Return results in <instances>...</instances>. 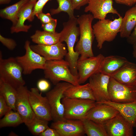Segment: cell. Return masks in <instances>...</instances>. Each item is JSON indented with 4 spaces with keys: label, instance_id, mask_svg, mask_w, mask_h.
<instances>
[{
    "label": "cell",
    "instance_id": "cell-38",
    "mask_svg": "<svg viewBox=\"0 0 136 136\" xmlns=\"http://www.w3.org/2000/svg\"><path fill=\"white\" fill-rule=\"evenodd\" d=\"M39 136H60V135L56 129L48 126L39 135Z\"/></svg>",
    "mask_w": 136,
    "mask_h": 136
},
{
    "label": "cell",
    "instance_id": "cell-32",
    "mask_svg": "<svg viewBox=\"0 0 136 136\" xmlns=\"http://www.w3.org/2000/svg\"><path fill=\"white\" fill-rule=\"evenodd\" d=\"M50 0H38L37 1L33 8L31 16L28 20L29 21H32L34 17L37 13L42 12L43 9L46 4Z\"/></svg>",
    "mask_w": 136,
    "mask_h": 136
},
{
    "label": "cell",
    "instance_id": "cell-42",
    "mask_svg": "<svg viewBox=\"0 0 136 136\" xmlns=\"http://www.w3.org/2000/svg\"><path fill=\"white\" fill-rule=\"evenodd\" d=\"M133 51L132 55L133 57L135 58L136 61V42L133 45Z\"/></svg>",
    "mask_w": 136,
    "mask_h": 136
},
{
    "label": "cell",
    "instance_id": "cell-44",
    "mask_svg": "<svg viewBox=\"0 0 136 136\" xmlns=\"http://www.w3.org/2000/svg\"><path fill=\"white\" fill-rule=\"evenodd\" d=\"M9 136H17V135L13 132H11L9 134Z\"/></svg>",
    "mask_w": 136,
    "mask_h": 136
},
{
    "label": "cell",
    "instance_id": "cell-4",
    "mask_svg": "<svg viewBox=\"0 0 136 136\" xmlns=\"http://www.w3.org/2000/svg\"><path fill=\"white\" fill-rule=\"evenodd\" d=\"M0 53V80L16 89L24 86L25 82L22 76V68L15 58H2Z\"/></svg>",
    "mask_w": 136,
    "mask_h": 136
},
{
    "label": "cell",
    "instance_id": "cell-31",
    "mask_svg": "<svg viewBox=\"0 0 136 136\" xmlns=\"http://www.w3.org/2000/svg\"><path fill=\"white\" fill-rule=\"evenodd\" d=\"M56 0L58 4V6L56 9H51L50 10L51 15H53L63 12L68 14L69 18L75 17L74 15V9L71 0Z\"/></svg>",
    "mask_w": 136,
    "mask_h": 136
},
{
    "label": "cell",
    "instance_id": "cell-30",
    "mask_svg": "<svg viewBox=\"0 0 136 136\" xmlns=\"http://www.w3.org/2000/svg\"><path fill=\"white\" fill-rule=\"evenodd\" d=\"M48 122L36 116L32 121L27 127L33 135L39 136L48 126Z\"/></svg>",
    "mask_w": 136,
    "mask_h": 136
},
{
    "label": "cell",
    "instance_id": "cell-16",
    "mask_svg": "<svg viewBox=\"0 0 136 136\" xmlns=\"http://www.w3.org/2000/svg\"><path fill=\"white\" fill-rule=\"evenodd\" d=\"M113 0H89L88 5L84 11L92 13L94 19L101 20L105 19L108 14L112 13L121 16L113 6Z\"/></svg>",
    "mask_w": 136,
    "mask_h": 136
},
{
    "label": "cell",
    "instance_id": "cell-20",
    "mask_svg": "<svg viewBox=\"0 0 136 136\" xmlns=\"http://www.w3.org/2000/svg\"><path fill=\"white\" fill-rule=\"evenodd\" d=\"M111 77L124 85L136 86V64L128 61Z\"/></svg>",
    "mask_w": 136,
    "mask_h": 136
},
{
    "label": "cell",
    "instance_id": "cell-6",
    "mask_svg": "<svg viewBox=\"0 0 136 136\" xmlns=\"http://www.w3.org/2000/svg\"><path fill=\"white\" fill-rule=\"evenodd\" d=\"M62 103L65 119L82 120L87 112L96 104L95 101L64 97Z\"/></svg>",
    "mask_w": 136,
    "mask_h": 136
},
{
    "label": "cell",
    "instance_id": "cell-1",
    "mask_svg": "<svg viewBox=\"0 0 136 136\" xmlns=\"http://www.w3.org/2000/svg\"><path fill=\"white\" fill-rule=\"evenodd\" d=\"M77 18L74 17L69 18L68 20L63 23V28L60 32L59 42H65L67 47V53L65 56V60L69 63L72 74L78 76L77 65L79 54L76 52L74 46L80 35V29Z\"/></svg>",
    "mask_w": 136,
    "mask_h": 136
},
{
    "label": "cell",
    "instance_id": "cell-13",
    "mask_svg": "<svg viewBox=\"0 0 136 136\" xmlns=\"http://www.w3.org/2000/svg\"><path fill=\"white\" fill-rule=\"evenodd\" d=\"M111 77L99 72L89 78V84L93 91L96 103L110 100L108 86Z\"/></svg>",
    "mask_w": 136,
    "mask_h": 136
},
{
    "label": "cell",
    "instance_id": "cell-26",
    "mask_svg": "<svg viewBox=\"0 0 136 136\" xmlns=\"http://www.w3.org/2000/svg\"><path fill=\"white\" fill-rule=\"evenodd\" d=\"M29 0H20L15 4L0 10L1 17L10 20L15 25L17 20V15L20 9Z\"/></svg>",
    "mask_w": 136,
    "mask_h": 136
},
{
    "label": "cell",
    "instance_id": "cell-8",
    "mask_svg": "<svg viewBox=\"0 0 136 136\" xmlns=\"http://www.w3.org/2000/svg\"><path fill=\"white\" fill-rule=\"evenodd\" d=\"M30 44L29 41H26L24 46L25 54L15 57L22 68L23 74L25 75L30 74L36 69L44 70L47 61L43 57L33 51L30 47Z\"/></svg>",
    "mask_w": 136,
    "mask_h": 136
},
{
    "label": "cell",
    "instance_id": "cell-21",
    "mask_svg": "<svg viewBox=\"0 0 136 136\" xmlns=\"http://www.w3.org/2000/svg\"><path fill=\"white\" fill-rule=\"evenodd\" d=\"M128 61L125 57L119 56L112 55L105 57L100 72L111 77Z\"/></svg>",
    "mask_w": 136,
    "mask_h": 136
},
{
    "label": "cell",
    "instance_id": "cell-34",
    "mask_svg": "<svg viewBox=\"0 0 136 136\" xmlns=\"http://www.w3.org/2000/svg\"><path fill=\"white\" fill-rule=\"evenodd\" d=\"M11 110L3 97L0 95V118L4 116Z\"/></svg>",
    "mask_w": 136,
    "mask_h": 136
},
{
    "label": "cell",
    "instance_id": "cell-23",
    "mask_svg": "<svg viewBox=\"0 0 136 136\" xmlns=\"http://www.w3.org/2000/svg\"><path fill=\"white\" fill-rule=\"evenodd\" d=\"M101 103L110 105L117 110L134 126L136 120V100L128 103H118L108 100Z\"/></svg>",
    "mask_w": 136,
    "mask_h": 136
},
{
    "label": "cell",
    "instance_id": "cell-7",
    "mask_svg": "<svg viewBox=\"0 0 136 136\" xmlns=\"http://www.w3.org/2000/svg\"><path fill=\"white\" fill-rule=\"evenodd\" d=\"M72 85L65 82H59L46 93L51 108L53 122L65 120L64 117V109L62 99L64 97L65 91Z\"/></svg>",
    "mask_w": 136,
    "mask_h": 136
},
{
    "label": "cell",
    "instance_id": "cell-11",
    "mask_svg": "<svg viewBox=\"0 0 136 136\" xmlns=\"http://www.w3.org/2000/svg\"><path fill=\"white\" fill-rule=\"evenodd\" d=\"M105 57L100 54L95 56L78 60L77 67L79 84L84 83L92 75L100 72Z\"/></svg>",
    "mask_w": 136,
    "mask_h": 136
},
{
    "label": "cell",
    "instance_id": "cell-29",
    "mask_svg": "<svg viewBox=\"0 0 136 136\" xmlns=\"http://www.w3.org/2000/svg\"><path fill=\"white\" fill-rule=\"evenodd\" d=\"M23 123V120L19 113L11 110L0 119V128L16 127Z\"/></svg>",
    "mask_w": 136,
    "mask_h": 136
},
{
    "label": "cell",
    "instance_id": "cell-33",
    "mask_svg": "<svg viewBox=\"0 0 136 136\" xmlns=\"http://www.w3.org/2000/svg\"><path fill=\"white\" fill-rule=\"evenodd\" d=\"M0 41L2 43L10 50H13L17 46L15 41L12 39L5 38L0 35Z\"/></svg>",
    "mask_w": 136,
    "mask_h": 136
},
{
    "label": "cell",
    "instance_id": "cell-15",
    "mask_svg": "<svg viewBox=\"0 0 136 136\" xmlns=\"http://www.w3.org/2000/svg\"><path fill=\"white\" fill-rule=\"evenodd\" d=\"M50 127L56 129L60 136H82L85 134L82 120L65 119L53 122Z\"/></svg>",
    "mask_w": 136,
    "mask_h": 136
},
{
    "label": "cell",
    "instance_id": "cell-17",
    "mask_svg": "<svg viewBox=\"0 0 136 136\" xmlns=\"http://www.w3.org/2000/svg\"><path fill=\"white\" fill-rule=\"evenodd\" d=\"M30 47L33 51L47 61L63 59L67 53L65 44L60 42L51 45L37 44L31 45Z\"/></svg>",
    "mask_w": 136,
    "mask_h": 136
},
{
    "label": "cell",
    "instance_id": "cell-10",
    "mask_svg": "<svg viewBox=\"0 0 136 136\" xmlns=\"http://www.w3.org/2000/svg\"><path fill=\"white\" fill-rule=\"evenodd\" d=\"M36 87L28 91L29 103L36 116L48 121L52 120L51 110L48 100Z\"/></svg>",
    "mask_w": 136,
    "mask_h": 136
},
{
    "label": "cell",
    "instance_id": "cell-37",
    "mask_svg": "<svg viewBox=\"0 0 136 136\" xmlns=\"http://www.w3.org/2000/svg\"><path fill=\"white\" fill-rule=\"evenodd\" d=\"M50 86L49 83L44 79L40 80L37 83V88L42 92L47 90L49 88Z\"/></svg>",
    "mask_w": 136,
    "mask_h": 136
},
{
    "label": "cell",
    "instance_id": "cell-14",
    "mask_svg": "<svg viewBox=\"0 0 136 136\" xmlns=\"http://www.w3.org/2000/svg\"><path fill=\"white\" fill-rule=\"evenodd\" d=\"M108 136H132L134 126L119 113L103 124Z\"/></svg>",
    "mask_w": 136,
    "mask_h": 136
},
{
    "label": "cell",
    "instance_id": "cell-41",
    "mask_svg": "<svg viewBox=\"0 0 136 136\" xmlns=\"http://www.w3.org/2000/svg\"><path fill=\"white\" fill-rule=\"evenodd\" d=\"M116 3L131 6L136 3V0H113Z\"/></svg>",
    "mask_w": 136,
    "mask_h": 136
},
{
    "label": "cell",
    "instance_id": "cell-25",
    "mask_svg": "<svg viewBox=\"0 0 136 136\" xmlns=\"http://www.w3.org/2000/svg\"><path fill=\"white\" fill-rule=\"evenodd\" d=\"M60 33H52L44 31L36 30L30 37L32 41L37 44L49 45L59 42Z\"/></svg>",
    "mask_w": 136,
    "mask_h": 136
},
{
    "label": "cell",
    "instance_id": "cell-3",
    "mask_svg": "<svg viewBox=\"0 0 136 136\" xmlns=\"http://www.w3.org/2000/svg\"><path fill=\"white\" fill-rule=\"evenodd\" d=\"M44 71L45 77L49 80L54 85L61 81L69 83L73 85L80 84L78 77L72 74L69 63L63 59L47 61Z\"/></svg>",
    "mask_w": 136,
    "mask_h": 136
},
{
    "label": "cell",
    "instance_id": "cell-5",
    "mask_svg": "<svg viewBox=\"0 0 136 136\" xmlns=\"http://www.w3.org/2000/svg\"><path fill=\"white\" fill-rule=\"evenodd\" d=\"M122 17L120 16L113 20L108 19L99 20L92 26L96 41L97 47L101 49L106 41L111 42L119 32Z\"/></svg>",
    "mask_w": 136,
    "mask_h": 136
},
{
    "label": "cell",
    "instance_id": "cell-27",
    "mask_svg": "<svg viewBox=\"0 0 136 136\" xmlns=\"http://www.w3.org/2000/svg\"><path fill=\"white\" fill-rule=\"evenodd\" d=\"M17 93L16 89L0 80V95L12 109L15 111Z\"/></svg>",
    "mask_w": 136,
    "mask_h": 136
},
{
    "label": "cell",
    "instance_id": "cell-36",
    "mask_svg": "<svg viewBox=\"0 0 136 136\" xmlns=\"http://www.w3.org/2000/svg\"><path fill=\"white\" fill-rule=\"evenodd\" d=\"M51 15L50 13L45 14L42 12L37 13L35 16L40 20L42 24H44L50 22L54 19Z\"/></svg>",
    "mask_w": 136,
    "mask_h": 136
},
{
    "label": "cell",
    "instance_id": "cell-24",
    "mask_svg": "<svg viewBox=\"0 0 136 136\" xmlns=\"http://www.w3.org/2000/svg\"><path fill=\"white\" fill-rule=\"evenodd\" d=\"M136 25V5L127 11L122 17L119 31L121 37L127 38Z\"/></svg>",
    "mask_w": 136,
    "mask_h": 136
},
{
    "label": "cell",
    "instance_id": "cell-18",
    "mask_svg": "<svg viewBox=\"0 0 136 136\" xmlns=\"http://www.w3.org/2000/svg\"><path fill=\"white\" fill-rule=\"evenodd\" d=\"M119 113L117 110L110 105L105 104L96 103L87 112L83 119L103 124L115 117Z\"/></svg>",
    "mask_w": 136,
    "mask_h": 136
},
{
    "label": "cell",
    "instance_id": "cell-43",
    "mask_svg": "<svg viewBox=\"0 0 136 136\" xmlns=\"http://www.w3.org/2000/svg\"><path fill=\"white\" fill-rule=\"evenodd\" d=\"M11 0H0L1 5L8 4L11 2Z\"/></svg>",
    "mask_w": 136,
    "mask_h": 136
},
{
    "label": "cell",
    "instance_id": "cell-45",
    "mask_svg": "<svg viewBox=\"0 0 136 136\" xmlns=\"http://www.w3.org/2000/svg\"><path fill=\"white\" fill-rule=\"evenodd\" d=\"M135 126H136V120L135 122Z\"/></svg>",
    "mask_w": 136,
    "mask_h": 136
},
{
    "label": "cell",
    "instance_id": "cell-9",
    "mask_svg": "<svg viewBox=\"0 0 136 136\" xmlns=\"http://www.w3.org/2000/svg\"><path fill=\"white\" fill-rule=\"evenodd\" d=\"M110 100L118 103H128L136 100L135 86H128L111 77L108 86Z\"/></svg>",
    "mask_w": 136,
    "mask_h": 136
},
{
    "label": "cell",
    "instance_id": "cell-28",
    "mask_svg": "<svg viewBox=\"0 0 136 136\" xmlns=\"http://www.w3.org/2000/svg\"><path fill=\"white\" fill-rule=\"evenodd\" d=\"M82 121L85 133L88 136H108L103 124L83 119Z\"/></svg>",
    "mask_w": 136,
    "mask_h": 136
},
{
    "label": "cell",
    "instance_id": "cell-40",
    "mask_svg": "<svg viewBox=\"0 0 136 136\" xmlns=\"http://www.w3.org/2000/svg\"><path fill=\"white\" fill-rule=\"evenodd\" d=\"M133 29V32L127 38V41L128 43L132 45L136 42V25Z\"/></svg>",
    "mask_w": 136,
    "mask_h": 136
},
{
    "label": "cell",
    "instance_id": "cell-2",
    "mask_svg": "<svg viewBox=\"0 0 136 136\" xmlns=\"http://www.w3.org/2000/svg\"><path fill=\"white\" fill-rule=\"evenodd\" d=\"M94 19L92 14H90L82 15L77 18L80 37L74 50L80 55L78 60L94 56L92 45L95 37L92 26Z\"/></svg>",
    "mask_w": 136,
    "mask_h": 136
},
{
    "label": "cell",
    "instance_id": "cell-19",
    "mask_svg": "<svg viewBox=\"0 0 136 136\" xmlns=\"http://www.w3.org/2000/svg\"><path fill=\"white\" fill-rule=\"evenodd\" d=\"M37 1V0H29L20 9L17 15L16 23L15 25L12 26L11 28V33L28 31L32 25H25L24 22L26 20H28L30 17Z\"/></svg>",
    "mask_w": 136,
    "mask_h": 136
},
{
    "label": "cell",
    "instance_id": "cell-46",
    "mask_svg": "<svg viewBox=\"0 0 136 136\" xmlns=\"http://www.w3.org/2000/svg\"></svg>",
    "mask_w": 136,
    "mask_h": 136
},
{
    "label": "cell",
    "instance_id": "cell-22",
    "mask_svg": "<svg viewBox=\"0 0 136 136\" xmlns=\"http://www.w3.org/2000/svg\"><path fill=\"white\" fill-rule=\"evenodd\" d=\"M64 96L69 98L95 101L93 91L89 83L83 85H73L65 91Z\"/></svg>",
    "mask_w": 136,
    "mask_h": 136
},
{
    "label": "cell",
    "instance_id": "cell-35",
    "mask_svg": "<svg viewBox=\"0 0 136 136\" xmlns=\"http://www.w3.org/2000/svg\"><path fill=\"white\" fill-rule=\"evenodd\" d=\"M57 24V20L54 19L52 21L48 23L42 24L41 27L44 31L52 33H55V28Z\"/></svg>",
    "mask_w": 136,
    "mask_h": 136
},
{
    "label": "cell",
    "instance_id": "cell-39",
    "mask_svg": "<svg viewBox=\"0 0 136 136\" xmlns=\"http://www.w3.org/2000/svg\"><path fill=\"white\" fill-rule=\"evenodd\" d=\"M73 9L79 10L83 6L88 4L89 0H71Z\"/></svg>",
    "mask_w": 136,
    "mask_h": 136
},
{
    "label": "cell",
    "instance_id": "cell-12",
    "mask_svg": "<svg viewBox=\"0 0 136 136\" xmlns=\"http://www.w3.org/2000/svg\"><path fill=\"white\" fill-rule=\"evenodd\" d=\"M17 96L15 105L16 111L20 116L23 122L27 126L36 117L29 103L27 87L21 86L16 89Z\"/></svg>",
    "mask_w": 136,
    "mask_h": 136
}]
</instances>
